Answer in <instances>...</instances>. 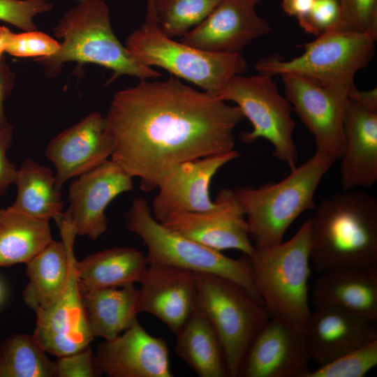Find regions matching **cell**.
<instances>
[{"mask_svg": "<svg viewBox=\"0 0 377 377\" xmlns=\"http://www.w3.org/2000/svg\"><path fill=\"white\" fill-rule=\"evenodd\" d=\"M314 0H281V8L289 16L304 18L309 13Z\"/></svg>", "mask_w": 377, "mask_h": 377, "instance_id": "obj_41", "label": "cell"}, {"mask_svg": "<svg viewBox=\"0 0 377 377\" xmlns=\"http://www.w3.org/2000/svg\"><path fill=\"white\" fill-rule=\"evenodd\" d=\"M148 265L146 256L133 247H114L75 260L81 291L138 283Z\"/></svg>", "mask_w": 377, "mask_h": 377, "instance_id": "obj_26", "label": "cell"}, {"mask_svg": "<svg viewBox=\"0 0 377 377\" xmlns=\"http://www.w3.org/2000/svg\"><path fill=\"white\" fill-rule=\"evenodd\" d=\"M176 336L175 353L198 376H228L218 336L198 307Z\"/></svg>", "mask_w": 377, "mask_h": 377, "instance_id": "obj_28", "label": "cell"}, {"mask_svg": "<svg viewBox=\"0 0 377 377\" xmlns=\"http://www.w3.org/2000/svg\"><path fill=\"white\" fill-rule=\"evenodd\" d=\"M235 150L182 163L159 182L151 207L154 218L162 222L178 212H204L217 207L209 198L212 178L226 163L239 156Z\"/></svg>", "mask_w": 377, "mask_h": 377, "instance_id": "obj_14", "label": "cell"}, {"mask_svg": "<svg viewBox=\"0 0 377 377\" xmlns=\"http://www.w3.org/2000/svg\"><path fill=\"white\" fill-rule=\"evenodd\" d=\"M14 184L17 195L10 207L35 219L55 221L64 212L61 190L55 184L52 170L31 158L17 168Z\"/></svg>", "mask_w": 377, "mask_h": 377, "instance_id": "obj_27", "label": "cell"}, {"mask_svg": "<svg viewBox=\"0 0 377 377\" xmlns=\"http://www.w3.org/2000/svg\"><path fill=\"white\" fill-rule=\"evenodd\" d=\"M52 9L48 0H0V20L24 31H35L34 17Z\"/></svg>", "mask_w": 377, "mask_h": 377, "instance_id": "obj_34", "label": "cell"}, {"mask_svg": "<svg viewBox=\"0 0 377 377\" xmlns=\"http://www.w3.org/2000/svg\"><path fill=\"white\" fill-rule=\"evenodd\" d=\"M52 240L48 221L0 208V267L26 264Z\"/></svg>", "mask_w": 377, "mask_h": 377, "instance_id": "obj_29", "label": "cell"}, {"mask_svg": "<svg viewBox=\"0 0 377 377\" xmlns=\"http://www.w3.org/2000/svg\"><path fill=\"white\" fill-rule=\"evenodd\" d=\"M59 47V42L43 32L35 30L12 33L6 52L17 57L39 58L55 54Z\"/></svg>", "mask_w": 377, "mask_h": 377, "instance_id": "obj_35", "label": "cell"}, {"mask_svg": "<svg viewBox=\"0 0 377 377\" xmlns=\"http://www.w3.org/2000/svg\"><path fill=\"white\" fill-rule=\"evenodd\" d=\"M133 190V177L108 159L71 182L68 207L56 223L67 224L76 235L96 239L108 229V205L120 194Z\"/></svg>", "mask_w": 377, "mask_h": 377, "instance_id": "obj_12", "label": "cell"}, {"mask_svg": "<svg viewBox=\"0 0 377 377\" xmlns=\"http://www.w3.org/2000/svg\"><path fill=\"white\" fill-rule=\"evenodd\" d=\"M376 39L353 31L333 29L302 45L303 53L288 60L270 55L255 64L258 73L295 75L325 85L350 87L357 72L374 54Z\"/></svg>", "mask_w": 377, "mask_h": 377, "instance_id": "obj_8", "label": "cell"}, {"mask_svg": "<svg viewBox=\"0 0 377 377\" xmlns=\"http://www.w3.org/2000/svg\"><path fill=\"white\" fill-rule=\"evenodd\" d=\"M12 32L6 27H0V58L6 52Z\"/></svg>", "mask_w": 377, "mask_h": 377, "instance_id": "obj_42", "label": "cell"}, {"mask_svg": "<svg viewBox=\"0 0 377 377\" xmlns=\"http://www.w3.org/2000/svg\"><path fill=\"white\" fill-rule=\"evenodd\" d=\"M309 299L313 309L339 308L377 323V266L321 272Z\"/></svg>", "mask_w": 377, "mask_h": 377, "instance_id": "obj_23", "label": "cell"}, {"mask_svg": "<svg viewBox=\"0 0 377 377\" xmlns=\"http://www.w3.org/2000/svg\"><path fill=\"white\" fill-rule=\"evenodd\" d=\"M221 0H147L162 31L182 37L203 21Z\"/></svg>", "mask_w": 377, "mask_h": 377, "instance_id": "obj_31", "label": "cell"}, {"mask_svg": "<svg viewBox=\"0 0 377 377\" xmlns=\"http://www.w3.org/2000/svg\"><path fill=\"white\" fill-rule=\"evenodd\" d=\"M81 297L94 338L107 341L115 338L134 323L140 313L138 288L133 283L81 291Z\"/></svg>", "mask_w": 377, "mask_h": 377, "instance_id": "obj_25", "label": "cell"}, {"mask_svg": "<svg viewBox=\"0 0 377 377\" xmlns=\"http://www.w3.org/2000/svg\"><path fill=\"white\" fill-rule=\"evenodd\" d=\"M310 221V260L318 274L377 266V198L360 189L323 199Z\"/></svg>", "mask_w": 377, "mask_h": 377, "instance_id": "obj_2", "label": "cell"}, {"mask_svg": "<svg viewBox=\"0 0 377 377\" xmlns=\"http://www.w3.org/2000/svg\"><path fill=\"white\" fill-rule=\"evenodd\" d=\"M61 242L52 240L26 263L29 281L22 292L24 302L36 311L53 303L68 281L76 236L64 223L57 224Z\"/></svg>", "mask_w": 377, "mask_h": 377, "instance_id": "obj_24", "label": "cell"}, {"mask_svg": "<svg viewBox=\"0 0 377 377\" xmlns=\"http://www.w3.org/2000/svg\"><path fill=\"white\" fill-rule=\"evenodd\" d=\"M235 103L252 125L251 131L242 132L240 140L253 144L260 138L272 146V155L286 163L290 170L297 166L298 154L293 139L296 122L293 108L282 95L272 77L258 73L251 76L237 75L232 77L217 96Z\"/></svg>", "mask_w": 377, "mask_h": 377, "instance_id": "obj_9", "label": "cell"}, {"mask_svg": "<svg viewBox=\"0 0 377 377\" xmlns=\"http://www.w3.org/2000/svg\"><path fill=\"white\" fill-rule=\"evenodd\" d=\"M284 96L313 135L316 150L339 159L345 138L343 121L350 87L325 85L295 75L281 76Z\"/></svg>", "mask_w": 377, "mask_h": 377, "instance_id": "obj_11", "label": "cell"}, {"mask_svg": "<svg viewBox=\"0 0 377 377\" xmlns=\"http://www.w3.org/2000/svg\"><path fill=\"white\" fill-rule=\"evenodd\" d=\"M75 256L62 294L51 304L35 311L33 337L47 353L57 357L77 352L93 340L84 314L81 291L75 271Z\"/></svg>", "mask_w": 377, "mask_h": 377, "instance_id": "obj_20", "label": "cell"}, {"mask_svg": "<svg viewBox=\"0 0 377 377\" xmlns=\"http://www.w3.org/2000/svg\"><path fill=\"white\" fill-rule=\"evenodd\" d=\"M376 324L339 308L313 309L304 327L311 360L323 365L377 339Z\"/></svg>", "mask_w": 377, "mask_h": 377, "instance_id": "obj_21", "label": "cell"}, {"mask_svg": "<svg viewBox=\"0 0 377 377\" xmlns=\"http://www.w3.org/2000/svg\"><path fill=\"white\" fill-rule=\"evenodd\" d=\"M218 206L204 212H178L161 222L166 227L216 251L236 249L248 256L253 251L249 226L232 189L222 188Z\"/></svg>", "mask_w": 377, "mask_h": 377, "instance_id": "obj_15", "label": "cell"}, {"mask_svg": "<svg viewBox=\"0 0 377 377\" xmlns=\"http://www.w3.org/2000/svg\"><path fill=\"white\" fill-rule=\"evenodd\" d=\"M377 364V339L349 351L304 377H362Z\"/></svg>", "mask_w": 377, "mask_h": 377, "instance_id": "obj_32", "label": "cell"}, {"mask_svg": "<svg viewBox=\"0 0 377 377\" xmlns=\"http://www.w3.org/2000/svg\"><path fill=\"white\" fill-rule=\"evenodd\" d=\"M340 15L338 0H314L309 13L298 23L306 32L318 36L335 28Z\"/></svg>", "mask_w": 377, "mask_h": 377, "instance_id": "obj_36", "label": "cell"}, {"mask_svg": "<svg viewBox=\"0 0 377 377\" xmlns=\"http://www.w3.org/2000/svg\"><path fill=\"white\" fill-rule=\"evenodd\" d=\"M124 46L141 64L163 68L215 96L232 77L247 69L241 54L204 51L165 35L148 2L145 22L128 35Z\"/></svg>", "mask_w": 377, "mask_h": 377, "instance_id": "obj_7", "label": "cell"}, {"mask_svg": "<svg viewBox=\"0 0 377 377\" xmlns=\"http://www.w3.org/2000/svg\"><path fill=\"white\" fill-rule=\"evenodd\" d=\"M196 281L198 307L218 336L228 376L238 377L252 337L270 316L263 304L228 279L196 273Z\"/></svg>", "mask_w": 377, "mask_h": 377, "instance_id": "obj_10", "label": "cell"}, {"mask_svg": "<svg viewBox=\"0 0 377 377\" xmlns=\"http://www.w3.org/2000/svg\"><path fill=\"white\" fill-rule=\"evenodd\" d=\"M148 80L117 91L104 117L110 159L138 177L145 192L182 163L234 150V131L244 118L237 105L176 77Z\"/></svg>", "mask_w": 377, "mask_h": 377, "instance_id": "obj_1", "label": "cell"}, {"mask_svg": "<svg viewBox=\"0 0 377 377\" xmlns=\"http://www.w3.org/2000/svg\"><path fill=\"white\" fill-rule=\"evenodd\" d=\"M13 126L9 122L0 126V196L14 184L17 168L7 157L13 141Z\"/></svg>", "mask_w": 377, "mask_h": 377, "instance_id": "obj_38", "label": "cell"}, {"mask_svg": "<svg viewBox=\"0 0 377 377\" xmlns=\"http://www.w3.org/2000/svg\"><path fill=\"white\" fill-rule=\"evenodd\" d=\"M54 36L61 39L54 54L35 59L43 64L46 76L59 75L68 61L90 63L112 71L108 83L120 75L140 80L156 79L161 73L137 61L113 32L110 9L104 0H81L66 12L53 28Z\"/></svg>", "mask_w": 377, "mask_h": 377, "instance_id": "obj_3", "label": "cell"}, {"mask_svg": "<svg viewBox=\"0 0 377 377\" xmlns=\"http://www.w3.org/2000/svg\"><path fill=\"white\" fill-rule=\"evenodd\" d=\"M95 362L109 377H172L166 341L149 334L138 319L124 333L97 347Z\"/></svg>", "mask_w": 377, "mask_h": 377, "instance_id": "obj_17", "label": "cell"}, {"mask_svg": "<svg viewBox=\"0 0 377 377\" xmlns=\"http://www.w3.org/2000/svg\"><path fill=\"white\" fill-rule=\"evenodd\" d=\"M310 360L304 330L270 317L252 337L239 376L304 377Z\"/></svg>", "mask_w": 377, "mask_h": 377, "instance_id": "obj_13", "label": "cell"}, {"mask_svg": "<svg viewBox=\"0 0 377 377\" xmlns=\"http://www.w3.org/2000/svg\"><path fill=\"white\" fill-rule=\"evenodd\" d=\"M57 357L54 361V377H96L101 375L89 346Z\"/></svg>", "mask_w": 377, "mask_h": 377, "instance_id": "obj_37", "label": "cell"}, {"mask_svg": "<svg viewBox=\"0 0 377 377\" xmlns=\"http://www.w3.org/2000/svg\"><path fill=\"white\" fill-rule=\"evenodd\" d=\"M248 1L250 3H251L253 6H256L257 5L261 0H246Z\"/></svg>", "mask_w": 377, "mask_h": 377, "instance_id": "obj_44", "label": "cell"}, {"mask_svg": "<svg viewBox=\"0 0 377 377\" xmlns=\"http://www.w3.org/2000/svg\"><path fill=\"white\" fill-rule=\"evenodd\" d=\"M337 161L332 156L316 151L280 182L232 189L255 241L253 245L266 246L283 241L294 221L305 211L316 208L317 187Z\"/></svg>", "mask_w": 377, "mask_h": 377, "instance_id": "obj_4", "label": "cell"}, {"mask_svg": "<svg viewBox=\"0 0 377 377\" xmlns=\"http://www.w3.org/2000/svg\"><path fill=\"white\" fill-rule=\"evenodd\" d=\"M46 353L33 335H10L0 345V377H54Z\"/></svg>", "mask_w": 377, "mask_h": 377, "instance_id": "obj_30", "label": "cell"}, {"mask_svg": "<svg viewBox=\"0 0 377 377\" xmlns=\"http://www.w3.org/2000/svg\"><path fill=\"white\" fill-rule=\"evenodd\" d=\"M112 151L105 118L94 112L53 138L46 147L45 156L56 168L55 184L61 190L68 179L108 160Z\"/></svg>", "mask_w": 377, "mask_h": 377, "instance_id": "obj_19", "label": "cell"}, {"mask_svg": "<svg viewBox=\"0 0 377 377\" xmlns=\"http://www.w3.org/2000/svg\"><path fill=\"white\" fill-rule=\"evenodd\" d=\"M341 159L342 191L371 187L377 181V112L349 99L343 121Z\"/></svg>", "mask_w": 377, "mask_h": 377, "instance_id": "obj_22", "label": "cell"}, {"mask_svg": "<svg viewBox=\"0 0 377 377\" xmlns=\"http://www.w3.org/2000/svg\"><path fill=\"white\" fill-rule=\"evenodd\" d=\"M15 74L5 58H0V126L8 122L5 116L3 104L14 87Z\"/></svg>", "mask_w": 377, "mask_h": 377, "instance_id": "obj_39", "label": "cell"}, {"mask_svg": "<svg viewBox=\"0 0 377 377\" xmlns=\"http://www.w3.org/2000/svg\"><path fill=\"white\" fill-rule=\"evenodd\" d=\"M3 297H4V289H3V286L1 282L0 281V304L3 302Z\"/></svg>", "mask_w": 377, "mask_h": 377, "instance_id": "obj_43", "label": "cell"}, {"mask_svg": "<svg viewBox=\"0 0 377 377\" xmlns=\"http://www.w3.org/2000/svg\"><path fill=\"white\" fill-rule=\"evenodd\" d=\"M249 256L256 288L270 317L304 330L311 313L310 221L288 240L255 246Z\"/></svg>", "mask_w": 377, "mask_h": 377, "instance_id": "obj_5", "label": "cell"}, {"mask_svg": "<svg viewBox=\"0 0 377 377\" xmlns=\"http://www.w3.org/2000/svg\"><path fill=\"white\" fill-rule=\"evenodd\" d=\"M348 98L359 105L377 112V88L360 90L353 84L349 89Z\"/></svg>", "mask_w": 377, "mask_h": 377, "instance_id": "obj_40", "label": "cell"}, {"mask_svg": "<svg viewBox=\"0 0 377 377\" xmlns=\"http://www.w3.org/2000/svg\"><path fill=\"white\" fill-rule=\"evenodd\" d=\"M139 312L151 314L175 334L198 308L196 273L148 264L139 282Z\"/></svg>", "mask_w": 377, "mask_h": 377, "instance_id": "obj_16", "label": "cell"}, {"mask_svg": "<svg viewBox=\"0 0 377 377\" xmlns=\"http://www.w3.org/2000/svg\"><path fill=\"white\" fill-rule=\"evenodd\" d=\"M246 0H221L199 24L181 37L182 43L199 50L240 54L271 27Z\"/></svg>", "mask_w": 377, "mask_h": 377, "instance_id": "obj_18", "label": "cell"}, {"mask_svg": "<svg viewBox=\"0 0 377 377\" xmlns=\"http://www.w3.org/2000/svg\"><path fill=\"white\" fill-rule=\"evenodd\" d=\"M125 217L126 228L138 235L147 248L148 264L173 266L225 278L263 304L248 256L230 258L166 227L154 218L147 200L140 197L133 200Z\"/></svg>", "mask_w": 377, "mask_h": 377, "instance_id": "obj_6", "label": "cell"}, {"mask_svg": "<svg viewBox=\"0 0 377 377\" xmlns=\"http://www.w3.org/2000/svg\"><path fill=\"white\" fill-rule=\"evenodd\" d=\"M340 20L334 29L366 34L377 38V0H338Z\"/></svg>", "mask_w": 377, "mask_h": 377, "instance_id": "obj_33", "label": "cell"}]
</instances>
